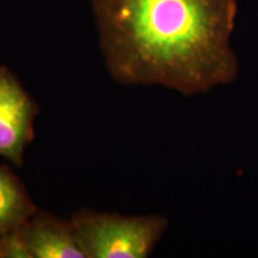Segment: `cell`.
Segmentation results:
<instances>
[{"mask_svg": "<svg viewBox=\"0 0 258 258\" xmlns=\"http://www.w3.org/2000/svg\"><path fill=\"white\" fill-rule=\"evenodd\" d=\"M111 78L194 96L239 73L237 0H90Z\"/></svg>", "mask_w": 258, "mask_h": 258, "instance_id": "cell-1", "label": "cell"}, {"mask_svg": "<svg viewBox=\"0 0 258 258\" xmlns=\"http://www.w3.org/2000/svg\"><path fill=\"white\" fill-rule=\"evenodd\" d=\"M70 221L86 258H146L169 226L159 215L123 217L90 209L74 213Z\"/></svg>", "mask_w": 258, "mask_h": 258, "instance_id": "cell-2", "label": "cell"}, {"mask_svg": "<svg viewBox=\"0 0 258 258\" xmlns=\"http://www.w3.org/2000/svg\"><path fill=\"white\" fill-rule=\"evenodd\" d=\"M37 103L9 67L0 66V157L21 167L35 138Z\"/></svg>", "mask_w": 258, "mask_h": 258, "instance_id": "cell-3", "label": "cell"}, {"mask_svg": "<svg viewBox=\"0 0 258 258\" xmlns=\"http://www.w3.org/2000/svg\"><path fill=\"white\" fill-rule=\"evenodd\" d=\"M22 230L32 258H86L71 221L37 211Z\"/></svg>", "mask_w": 258, "mask_h": 258, "instance_id": "cell-4", "label": "cell"}, {"mask_svg": "<svg viewBox=\"0 0 258 258\" xmlns=\"http://www.w3.org/2000/svg\"><path fill=\"white\" fill-rule=\"evenodd\" d=\"M37 212L22 180L0 165V235L25 224Z\"/></svg>", "mask_w": 258, "mask_h": 258, "instance_id": "cell-5", "label": "cell"}, {"mask_svg": "<svg viewBox=\"0 0 258 258\" xmlns=\"http://www.w3.org/2000/svg\"><path fill=\"white\" fill-rule=\"evenodd\" d=\"M0 258H32L22 226L0 235Z\"/></svg>", "mask_w": 258, "mask_h": 258, "instance_id": "cell-6", "label": "cell"}]
</instances>
